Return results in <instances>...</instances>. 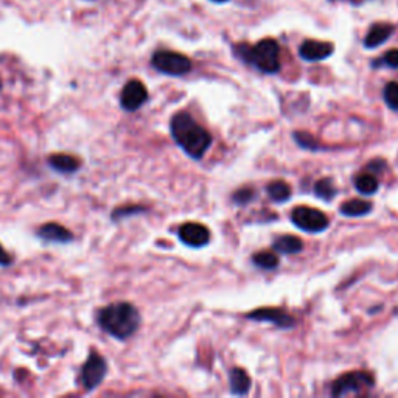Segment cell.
<instances>
[{
	"label": "cell",
	"instance_id": "obj_16",
	"mask_svg": "<svg viewBox=\"0 0 398 398\" xmlns=\"http://www.w3.org/2000/svg\"><path fill=\"white\" fill-rule=\"evenodd\" d=\"M229 383L230 390L234 395H246L250 389V378L248 375V372L238 369V367L230 370Z\"/></svg>",
	"mask_w": 398,
	"mask_h": 398
},
{
	"label": "cell",
	"instance_id": "obj_29",
	"mask_svg": "<svg viewBox=\"0 0 398 398\" xmlns=\"http://www.w3.org/2000/svg\"><path fill=\"white\" fill-rule=\"evenodd\" d=\"M0 86H2V83H0Z\"/></svg>",
	"mask_w": 398,
	"mask_h": 398
},
{
	"label": "cell",
	"instance_id": "obj_13",
	"mask_svg": "<svg viewBox=\"0 0 398 398\" xmlns=\"http://www.w3.org/2000/svg\"><path fill=\"white\" fill-rule=\"evenodd\" d=\"M48 167L61 175H73L81 168V161L69 155H53L47 159Z\"/></svg>",
	"mask_w": 398,
	"mask_h": 398
},
{
	"label": "cell",
	"instance_id": "obj_19",
	"mask_svg": "<svg viewBox=\"0 0 398 398\" xmlns=\"http://www.w3.org/2000/svg\"><path fill=\"white\" fill-rule=\"evenodd\" d=\"M355 187H357L358 192L361 195H366V196H370V195H375L378 192V179L373 175L370 173H361L357 177H355Z\"/></svg>",
	"mask_w": 398,
	"mask_h": 398
},
{
	"label": "cell",
	"instance_id": "obj_18",
	"mask_svg": "<svg viewBox=\"0 0 398 398\" xmlns=\"http://www.w3.org/2000/svg\"><path fill=\"white\" fill-rule=\"evenodd\" d=\"M266 192L274 203H286L291 198V187L285 181H274L268 183Z\"/></svg>",
	"mask_w": 398,
	"mask_h": 398
},
{
	"label": "cell",
	"instance_id": "obj_21",
	"mask_svg": "<svg viewBox=\"0 0 398 398\" xmlns=\"http://www.w3.org/2000/svg\"><path fill=\"white\" fill-rule=\"evenodd\" d=\"M252 261L255 266H259L261 269H275L279 266V259L274 252H269V250H261V252H257L252 255Z\"/></svg>",
	"mask_w": 398,
	"mask_h": 398
},
{
	"label": "cell",
	"instance_id": "obj_6",
	"mask_svg": "<svg viewBox=\"0 0 398 398\" xmlns=\"http://www.w3.org/2000/svg\"><path fill=\"white\" fill-rule=\"evenodd\" d=\"M375 384V378L370 372L358 370V372H348L346 375H341L333 383L332 394L335 397H342L347 394H359L361 390L372 389Z\"/></svg>",
	"mask_w": 398,
	"mask_h": 398
},
{
	"label": "cell",
	"instance_id": "obj_26",
	"mask_svg": "<svg viewBox=\"0 0 398 398\" xmlns=\"http://www.w3.org/2000/svg\"><path fill=\"white\" fill-rule=\"evenodd\" d=\"M254 199V192L250 188H241L234 195V203L237 204H248Z\"/></svg>",
	"mask_w": 398,
	"mask_h": 398
},
{
	"label": "cell",
	"instance_id": "obj_17",
	"mask_svg": "<svg viewBox=\"0 0 398 398\" xmlns=\"http://www.w3.org/2000/svg\"><path fill=\"white\" fill-rule=\"evenodd\" d=\"M372 210V203L369 201H364V199H350V201H346L344 204L339 207V212L341 215L344 217H364L367 213H370Z\"/></svg>",
	"mask_w": 398,
	"mask_h": 398
},
{
	"label": "cell",
	"instance_id": "obj_28",
	"mask_svg": "<svg viewBox=\"0 0 398 398\" xmlns=\"http://www.w3.org/2000/svg\"><path fill=\"white\" fill-rule=\"evenodd\" d=\"M213 2H217V3H223V2H228V0H213Z\"/></svg>",
	"mask_w": 398,
	"mask_h": 398
},
{
	"label": "cell",
	"instance_id": "obj_4",
	"mask_svg": "<svg viewBox=\"0 0 398 398\" xmlns=\"http://www.w3.org/2000/svg\"><path fill=\"white\" fill-rule=\"evenodd\" d=\"M151 64L157 72L165 73V75L170 77H182L192 70V61L187 57L168 50L156 52L152 54Z\"/></svg>",
	"mask_w": 398,
	"mask_h": 398
},
{
	"label": "cell",
	"instance_id": "obj_2",
	"mask_svg": "<svg viewBox=\"0 0 398 398\" xmlns=\"http://www.w3.org/2000/svg\"><path fill=\"white\" fill-rule=\"evenodd\" d=\"M97 324L103 332L125 341L137 332L142 322L139 310L130 302H115L97 311Z\"/></svg>",
	"mask_w": 398,
	"mask_h": 398
},
{
	"label": "cell",
	"instance_id": "obj_3",
	"mask_svg": "<svg viewBox=\"0 0 398 398\" xmlns=\"http://www.w3.org/2000/svg\"><path fill=\"white\" fill-rule=\"evenodd\" d=\"M235 54L263 73H277L280 70V47L274 39H263L255 46L241 44L235 47Z\"/></svg>",
	"mask_w": 398,
	"mask_h": 398
},
{
	"label": "cell",
	"instance_id": "obj_15",
	"mask_svg": "<svg viewBox=\"0 0 398 398\" xmlns=\"http://www.w3.org/2000/svg\"><path fill=\"white\" fill-rule=\"evenodd\" d=\"M272 249L275 252L290 255V254H299L304 249V243L301 238L294 237V235H283L279 237L277 240H274Z\"/></svg>",
	"mask_w": 398,
	"mask_h": 398
},
{
	"label": "cell",
	"instance_id": "obj_20",
	"mask_svg": "<svg viewBox=\"0 0 398 398\" xmlns=\"http://www.w3.org/2000/svg\"><path fill=\"white\" fill-rule=\"evenodd\" d=\"M315 195L322 201H332L336 195H338V188H336L333 179L330 177H324V179L317 181L315 183Z\"/></svg>",
	"mask_w": 398,
	"mask_h": 398
},
{
	"label": "cell",
	"instance_id": "obj_12",
	"mask_svg": "<svg viewBox=\"0 0 398 398\" xmlns=\"http://www.w3.org/2000/svg\"><path fill=\"white\" fill-rule=\"evenodd\" d=\"M36 237H38L42 241L54 243V244H67L73 241L72 232L58 223L42 224L41 228L36 230Z\"/></svg>",
	"mask_w": 398,
	"mask_h": 398
},
{
	"label": "cell",
	"instance_id": "obj_24",
	"mask_svg": "<svg viewBox=\"0 0 398 398\" xmlns=\"http://www.w3.org/2000/svg\"><path fill=\"white\" fill-rule=\"evenodd\" d=\"M146 209L143 207H139V206H132V207H121V209H115L111 213V218L114 221H120V219H123L126 217H131V215H137V213H145Z\"/></svg>",
	"mask_w": 398,
	"mask_h": 398
},
{
	"label": "cell",
	"instance_id": "obj_25",
	"mask_svg": "<svg viewBox=\"0 0 398 398\" xmlns=\"http://www.w3.org/2000/svg\"><path fill=\"white\" fill-rule=\"evenodd\" d=\"M294 139H296V142L302 146L305 150H313L316 151L319 148V143L315 142V139L310 136V134H305V132H294Z\"/></svg>",
	"mask_w": 398,
	"mask_h": 398
},
{
	"label": "cell",
	"instance_id": "obj_27",
	"mask_svg": "<svg viewBox=\"0 0 398 398\" xmlns=\"http://www.w3.org/2000/svg\"><path fill=\"white\" fill-rule=\"evenodd\" d=\"M13 263V259L11 255L3 249L2 244H0V266H10Z\"/></svg>",
	"mask_w": 398,
	"mask_h": 398
},
{
	"label": "cell",
	"instance_id": "obj_7",
	"mask_svg": "<svg viewBox=\"0 0 398 398\" xmlns=\"http://www.w3.org/2000/svg\"><path fill=\"white\" fill-rule=\"evenodd\" d=\"M291 221L308 234H321L328 229V218L324 212L313 207L301 206L291 212Z\"/></svg>",
	"mask_w": 398,
	"mask_h": 398
},
{
	"label": "cell",
	"instance_id": "obj_8",
	"mask_svg": "<svg viewBox=\"0 0 398 398\" xmlns=\"http://www.w3.org/2000/svg\"><path fill=\"white\" fill-rule=\"evenodd\" d=\"M148 101V90L139 79H131L125 84L120 94V106L126 112H136Z\"/></svg>",
	"mask_w": 398,
	"mask_h": 398
},
{
	"label": "cell",
	"instance_id": "obj_23",
	"mask_svg": "<svg viewBox=\"0 0 398 398\" xmlns=\"http://www.w3.org/2000/svg\"><path fill=\"white\" fill-rule=\"evenodd\" d=\"M373 67H389V69H398V48H392L388 53H384L381 59H377L372 63Z\"/></svg>",
	"mask_w": 398,
	"mask_h": 398
},
{
	"label": "cell",
	"instance_id": "obj_1",
	"mask_svg": "<svg viewBox=\"0 0 398 398\" xmlns=\"http://www.w3.org/2000/svg\"><path fill=\"white\" fill-rule=\"evenodd\" d=\"M170 131L175 142L196 161L203 157L212 145L210 132L187 112H177L171 117Z\"/></svg>",
	"mask_w": 398,
	"mask_h": 398
},
{
	"label": "cell",
	"instance_id": "obj_10",
	"mask_svg": "<svg viewBox=\"0 0 398 398\" xmlns=\"http://www.w3.org/2000/svg\"><path fill=\"white\" fill-rule=\"evenodd\" d=\"M246 317L250 321L274 324V326L279 328H292L296 326V319L280 308H259L250 311V313L246 315Z\"/></svg>",
	"mask_w": 398,
	"mask_h": 398
},
{
	"label": "cell",
	"instance_id": "obj_22",
	"mask_svg": "<svg viewBox=\"0 0 398 398\" xmlns=\"http://www.w3.org/2000/svg\"><path fill=\"white\" fill-rule=\"evenodd\" d=\"M383 97L386 105H388L392 111L398 112V83L392 81L386 84V88L383 90Z\"/></svg>",
	"mask_w": 398,
	"mask_h": 398
},
{
	"label": "cell",
	"instance_id": "obj_11",
	"mask_svg": "<svg viewBox=\"0 0 398 398\" xmlns=\"http://www.w3.org/2000/svg\"><path fill=\"white\" fill-rule=\"evenodd\" d=\"M333 52H335V47L332 42H322V41H313V39L302 42L301 48H299V54H301V58L308 61V63L327 59L328 57H332Z\"/></svg>",
	"mask_w": 398,
	"mask_h": 398
},
{
	"label": "cell",
	"instance_id": "obj_14",
	"mask_svg": "<svg viewBox=\"0 0 398 398\" xmlns=\"http://www.w3.org/2000/svg\"><path fill=\"white\" fill-rule=\"evenodd\" d=\"M394 30L395 27L390 26V23H375V26L370 27L369 33L364 38V47L377 48L378 46L384 44L394 33Z\"/></svg>",
	"mask_w": 398,
	"mask_h": 398
},
{
	"label": "cell",
	"instance_id": "obj_9",
	"mask_svg": "<svg viewBox=\"0 0 398 398\" xmlns=\"http://www.w3.org/2000/svg\"><path fill=\"white\" fill-rule=\"evenodd\" d=\"M179 240L188 248L199 249L204 248L210 241V230L204 224L199 223H186L177 230Z\"/></svg>",
	"mask_w": 398,
	"mask_h": 398
},
{
	"label": "cell",
	"instance_id": "obj_5",
	"mask_svg": "<svg viewBox=\"0 0 398 398\" xmlns=\"http://www.w3.org/2000/svg\"><path fill=\"white\" fill-rule=\"evenodd\" d=\"M108 373V363L105 357L95 350L89 352V357L81 367V373H79V381L86 392L95 390L98 386L103 383Z\"/></svg>",
	"mask_w": 398,
	"mask_h": 398
}]
</instances>
